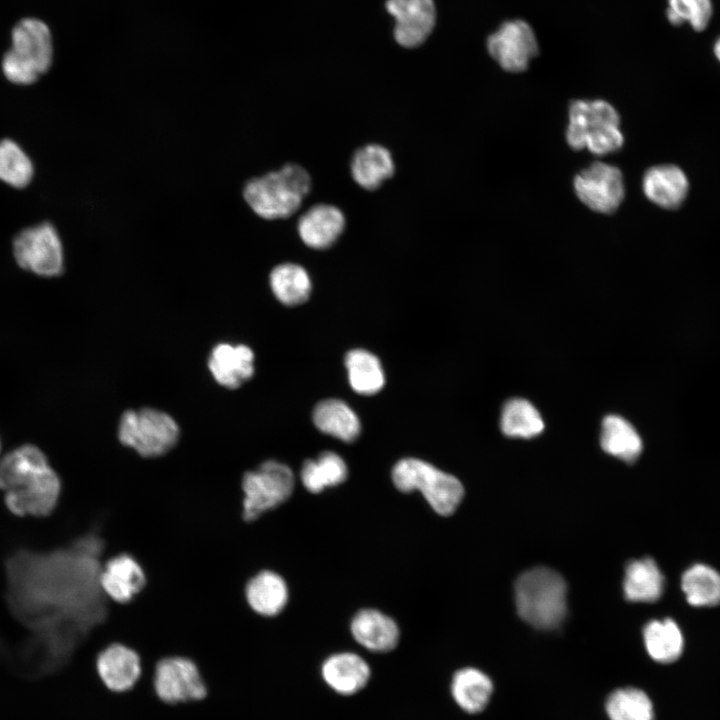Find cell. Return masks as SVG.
<instances>
[{"instance_id": "cell-1", "label": "cell", "mask_w": 720, "mask_h": 720, "mask_svg": "<svg viewBox=\"0 0 720 720\" xmlns=\"http://www.w3.org/2000/svg\"><path fill=\"white\" fill-rule=\"evenodd\" d=\"M0 489L10 512L44 517L56 510L63 482L43 451L25 444L0 460Z\"/></svg>"}, {"instance_id": "cell-2", "label": "cell", "mask_w": 720, "mask_h": 720, "mask_svg": "<svg viewBox=\"0 0 720 720\" xmlns=\"http://www.w3.org/2000/svg\"><path fill=\"white\" fill-rule=\"evenodd\" d=\"M310 188L309 173L300 165L290 163L250 179L243 188V197L256 215L275 220L293 215Z\"/></svg>"}, {"instance_id": "cell-3", "label": "cell", "mask_w": 720, "mask_h": 720, "mask_svg": "<svg viewBox=\"0 0 720 720\" xmlns=\"http://www.w3.org/2000/svg\"><path fill=\"white\" fill-rule=\"evenodd\" d=\"M566 592V583L559 573L546 567L533 568L515 582L517 611L536 628H555L566 615Z\"/></svg>"}, {"instance_id": "cell-4", "label": "cell", "mask_w": 720, "mask_h": 720, "mask_svg": "<svg viewBox=\"0 0 720 720\" xmlns=\"http://www.w3.org/2000/svg\"><path fill=\"white\" fill-rule=\"evenodd\" d=\"M620 118L615 108L603 100H576L569 107L566 139L574 150L588 149L604 155L623 145Z\"/></svg>"}, {"instance_id": "cell-5", "label": "cell", "mask_w": 720, "mask_h": 720, "mask_svg": "<svg viewBox=\"0 0 720 720\" xmlns=\"http://www.w3.org/2000/svg\"><path fill=\"white\" fill-rule=\"evenodd\" d=\"M12 46L2 60L3 73L13 83L26 85L45 73L53 57L47 25L34 18L21 20L12 30Z\"/></svg>"}, {"instance_id": "cell-6", "label": "cell", "mask_w": 720, "mask_h": 720, "mask_svg": "<svg viewBox=\"0 0 720 720\" xmlns=\"http://www.w3.org/2000/svg\"><path fill=\"white\" fill-rule=\"evenodd\" d=\"M119 443L144 459H156L173 451L180 438L176 421L167 413L142 408L127 410L120 418Z\"/></svg>"}, {"instance_id": "cell-7", "label": "cell", "mask_w": 720, "mask_h": 720, "mask_svg": "<svg viewBox=\"0 0 720 720\" xmlns=\"http://www.w3.org/2000/svg\"><path fill=\"white\" fill-rule=\"evenodd\" d=\"M392 481L401 492L419 490L433 510L442 516L451 515L464 494L456 477L416 458L399 460L392 469Z\"/></svg>"}, {"instance_id": "cell-8", "label": "cell", "mask_w": 720, "mask_h": 720, "mask_svg": "<svg viewBox=\"0 0 720 720\" xmlns=\"http://www.w3.org/2000/svg\"><path fill=\"white\" fill-rule=\"evenodd\" d=\"M294 484L292 470L277 460H266L245 471L241 479L244 521L253 522L285 503Z\"/></svg>"}, {"instance_id": "cell-9", "label": "cell", "mask_w": 720, "mask_h": 720, "mask_svg": "<svg viewBox=\"0 0 720 720\" xmlns=\"http://www.w3.org/2000/svg\"><path fill=\"white\" fill-rule=\"evenodd\" d=\"M13 252L21 268L39 276L55 277L63 271L62 243L49 223L20 232L13 242Z\"/></svg>"}, {"instance_id": "cell-10", "label": "cell", "mask_w": 720, "mask_h": 720, "mask_svg": "<svg viewBox=\"0 0 720 720\" xmlns=\"http://www.w3.org/2000/svg\"><path fill=\"white\" fill-rule=\"evenodd\" d=\"M154 687L166 703L197 701L207 694L197 664L182 655H169L156 662Z\"/></svg>"}, {"instance_id": "cell-11", "label": "cell", "mask_w": 720, "mask_h": 720, "mask_svg": "<svg viewBox=\"0 0 720 720\" xmlns=\"http://www.w3.org/2000/svg\"><path fill=\"white\" fill-rule=\"evenodd\" d=\"M574 188L581 202L599 213L614 212L624 198L621 171L603 162L582 170L574 179Z\"/></svg>"}, {"instance_id": "cell-12", "label": "cell", "mask_w": 720, "mask_h": 720, "mask_svg": "<svg viewBox=\"0 0 720 720\" xmlns=\"http://www.w3.org/2000/svg\"><path fill=\"white\" fill-rule=\"evenodd\" d=\"M489 54L508 72L524 71L538 53L534 31L523 20L504 22L487 41Z\"/></svg>"}, {"instance_id": "cell-13", "label": "cell", "mask_w": 720, "mask_h": 720, "mask_svg": "<svg viewBox=\"0 0 720 720\" xmlns=\"http://www.w3.org/2000/svg\"><path fill=\"white\" fill-rule=\"evenodd\" d=\"M386 8L395 18V39L404 47L421 45L434 27L433 0H387Z\"/></svg>"}, {"instance_id": "cell-14", "label": "cell", "mask_w": 720, "mask_h": 720, "mask_svg": "<svg viewBox=\"0 0 720 720\" xmlns=\"http://www.w3.org/2000/svg\"><path fill=\"white\" fill-rule=\"evenodd\" d=\"M99 584L108 599L125 604L144 588L146 575L141 564L132 555L121 553L103 564Z\"/></svg>"}, {"instance_id": "cell-15", "label": "cell", "mask_w": 720, "mask_h": 720, "mask_svg": "<svg viewBox=\"0 0 720 720\" xmlns=\"http://www.w3.org/2000/svg\"><path fill=\"white\" fill-rule=\"evenodd\" d=\"M95 664L103 683L116 692L130 689L142 671V659L139 653L119 642L103 648L97 654Z\"/></svg>"}, {"instance_id": "cell-16", "label": "cell", "mask_w": 720, "mask_h": 720, "mask_svg": "<svg viewBox=\"0 0 720 720\" xmlns=\"http://www.w3.org/2000/svg\"><path fill=\"white\" fill-rule=\"evenodd\" d=\"M254 353L244 344H217L208 358V368L215 381L228 389H236L254 374Z\"/></svg>"}, {"instance_id": "cell-17", "label": "cell", "mask_w": 720, "mask_h": 720, "mask_svg": "<svg viewBox=\"0 0 720 720\" xmlns=\"http://www.w3.org/2000/svg\"><path fill=\"white\" fill-rule=\"evenodd\" d=\"M345 228V217L336 206L317 204L298 220L297 230L302 242L313 249L332 246Z\"/></svg>"}, {"instance_id": "cell-18", "label": "cell", "mask_w": 720, "mask_h": 720, "mask_svg": "<svg viewBox=\"0 0 720 720\" xmlns=\"http://www.w3.org/2000/svg\"><path fill=\"white\" fill-rule=\"evenodd\" d=\"M245 599L254 613L272 618L286 607L289 599L288 586L279 573L263 569L247 581Z\"/></svg>"}, {"instance_id": "cell-19", "label": "cell", "mask_w": 720, "mask_h": 720, "mask_svg": "<svg viewBox=\"0 0 720 720\" xmlns=\"http://www.w3.org/2000/svg\"><path fill=\"white\" fill-rule=\"evenodd\" d=\"M642 188L645 196L654 204L665 209H676L688 195L689 181L678 166L658 165L646 171Z\"/></svg>"}, {"instance_id": "cell-20", "label": "cell", "mask_w": 720, "mask_h": 720, "mask_svg": "<svg viewBox=\"0 0 720 720\" xmlns=\"http://www.w3.org/2000/svg\"><path fill=\"white\" fill-rule=\"evenodd\" d=\"M326 684L341 695H353L363 689L370 678V668L359 655L342 652L331 655L322 664Z\"/></svg>"}, {"instance_id": "cell-21", "label": "cell", "mask_w": 720, "mask_h": 720, "mask_svg": "<svg viewBox=\"0 0 720 720\" xmlns=\"http://www.w3.org/2000/svg\"><path fill=\"white\" fill-rule=\"evenodd\" d=\"M354 639L373 652L393 650L399 641V628L389 616L375 609L359 611L351 622Z\"/></svg>"}, {"instance_id": "cell-22", "label": "cell", "mask_w": 720, "mask_h": 720, "mask_svg": "<svg viewBox=\"0 0 720 720\" xmlns=\"http://www.w3.org/2000/svg\"><path fill=\"white\" fill-rule=\"evenodd\" d=\"M350 169L354 181L360 187L375 190L393 175L395 165L386 147L368 144L355 151Z\"/></svg>"}, {"instance_id": "cell-23", "label": "cell", "mask_w": 720, "mask_h": 720, "mask_svg": "<svg viewBox=\"0 0 720 720\" xmlns=\"http://www.w3.org/2000/svg\"><path fill=\"white\" fill-rule=\"evenodd\" d=\"M313 422L323 433L344 442L354 441L361 424L353 409L340 399H325L313 411Z\"/></svg>"}, {"instance_id": "cell-24", "label": "cell", "mask_w": 720, "mask_h": 720, "mask_svg": "<svg viewBox=\"0 0 720 720\" xmlns=\"http://www.w3.org/2000/svg\"><path fill=\"white\" fill-rule=\"evenodd\" d=\"M623 589L629 601L654 602L663 593L664 576L653 559L634 560L626 567Z\"/></svg>"}, {"instance_id": "cell-25", "label": "cell", "mask_w": 720, "mask_h": 720, "mask_svg": "<svg viewBox=\"0 0 720 720\" xmlns=\"http://www.w3.org/2000/svg\"><path fill=\"white\" fill-rule=\"evenodd\" d=\"M602 449L627 463H633L641 454L642 440L633 425L619 415H607L601 425Z\"/></svg>"}, {"instance_id": "cell-26", "label": "cell", "mask_w": 720, "mask_h": 720, "mask_svg": "<svg viewBox=\"0 0 720 720\" xmlns=\"http://www.w3.org/2000/svg\"><path fill=\"white\" fill-rule=\"evenodd\" d=\"M491 680L480 670L463 668L454 674L451 693L455 702L468 713L482 711L491 696Z\"/></svg>"}, {"instance_id": "cell-27", "label": "cell", "mask_w": 720, "mask_h": 720, "mask_svg": "<svg viewBox=\"0 0 720 720\" xmlns=\"http://www.w3.org/2000/svg\"><path fill=\"white\" fill-rule=\"evenodd\" d=\"M645 648L659 663L677 660L683 650L684 639L678 625L671 619L653 620L643 630Z\"/></svg>"}, {"instance_id": "cell-28", "label": "cell", "mask_w": 720, "mask_h": 720, "mask_svg": "<svg viewBox=\"0 0 720 720\" xmlns=\"http://www.w3.org/2000/svg\"><path fill=\"white\" fill-rule=\"evenodd\" d=\"M345 366L352 389L363 395L379 392L385 383V375L379 359L364 349L349 351Z\"/></svg>"}, {"instance_id": "cell-29", "label": "cell", "mask_w": 720, "mask_h": 720, "mask_svg": "<svg viewBox=\"0 0 720 720\" xmlns=\"http://www.w3.org/2000/svg\"><path fill=\"white\" fill-rule=\"evenodd\" d=\"M269 282L275 297L288 306L305 302L312 287L307 271L295 263H283L273 268Z\"/></svg>"}, {"instance_id": "cell-30", "label": "cell", "mask_w": 720, "mask_h": 720, "mask_svg": "<svg viewBox=\"0 0 720 720\" xmlns=\"http://www.w3.org/2000/svg\"><path fill=\"white\" fill-rule=\"evenodd\" d=\"M345 461L336 453L325 451L314 460L304 462L300 478L304 487L311 493H319L326 487L344 482L347 477Z\"/></svg>"}, {"instance_id": "cell-31", "label": "cell", "mask_w": 720, "mask_h": 720, "mask_svg": "<svg viewBox=\"0 0 720 720\" xmlns=\"http://www.w3.org/2000/svg\"><path fill=\"white\" fill-rule=\"evenodd\" d=\"M500 427L506 436L529 439L542 433L544 421L539 411L528 400L513 398L502 408Z\"/></svg>"}, {"instance_id": "cell-32", "label": "cell", "mask_w": 720, "mask_h": 720, "mask_svg": "<svg viewBox=\"0 0 720 720\" xmlns=\"http://www.w3.org/2000/svg\"><path fill=\"white\" fill-rule=\"evenodd\" d=\"M682 590L689 604L697 607L720 603V574L705 564H695L682 575Z\"/></svg>"}, {"instance_id": "cell-33", "label": "cell", "mask_w": 720, "mask_h": 720, "mask_svg": "<svg viewBox=\"0 0 720 720\" xmlns=\"http://www.w3.org/2000/svg\"><path fill=\"white\" fill-rule=\"evenodd\" d=\"M606 711L611 720H653L652 702L636 688L614 691L607 699Z\"/></svg>"}, {"instance_id": "cell-34", "label": "cell", "mask_w": 720, "mask_h": 720, "mask_svg": "<svg viewBox=\"0 0 720 720\" xmlns=\"http://www.w3.org/2000/svg\"><path fill=\"white\" fill-rule=\"evenodd\" d=\"M32 175V163L19 145L8 139L0 141V180L14 187H24Z\"/></svg>"}, {"instance_id": "cell-35", "label": "cell", "mask_w": 720, "mask_h": 720, "mask_svg": "<svg viewBox=\"0 0 720 720\" xmlns=\"http://www.w3.org/2000/svg\"><path fill=\"white\" fill-rule=\"evenodd\" d=\"M713 13L711 0H668L666 16L672 25L688 22L695 31L708 26Z\"/></svg>"}, {"instance_id": "cell-36", "label": "cell", "mask_w": 720, "mask_h": 720, "mask_svg": "<svg viewBox=\"0 0 720 720\" xmlns=\"http://www.w3.org/2000/svg\"><path fill=\"white\" fill-rule=\"evenodd\" d=\"M713 52H714L715 57H716V58L719 60V62H720V37H719V38L716 40V42L714 43Z\"/></svg>"}]
</instances>
